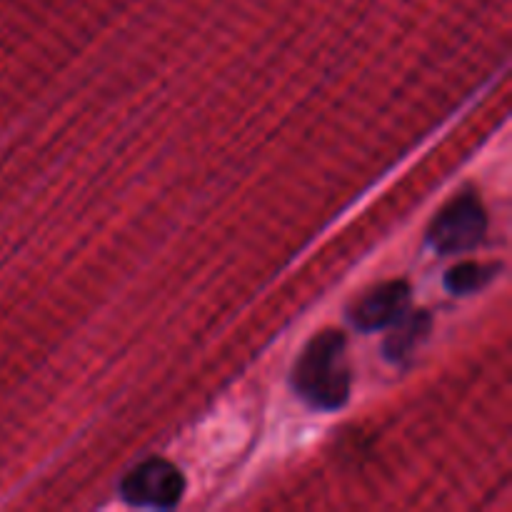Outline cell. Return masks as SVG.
I'll return each mask as SVG.
<instances>
[{
    "mask_svg": "<svg viewBox=\"0 0 512 512\" xmlns=\"http://www.w3.org/2000/svg\"><path fill=\"white\" fill-rule=\"evenodd\" d=\"M430 328H433V318H430L425 310L418 313H405L398 323L390 325V333L385 338V358L393 360V363H403L410 355L415 353L420 343L428 338Z\"/></svg>",
    "mask_w": 512,
    "mask_h": 512,
    "instance_id": "cell-5",
    "label": "cell"
},
{
    "mask_svg": "<svg viewBox=\"0 0 512 512\" xmlns=\"http://www.w3.org/2000/svg\"><path fill=\"white\" fill-rule=\"evenodd\" d=\"M125 503L135 508L170 510L180 503L185 493V478L173 463L163 458H150L135 465L120 483Z\"/></svg>",
    "mask_w": 512,
    "mask_h": 512,
    "instance_id": "cell-3",
    "label": "cell"
},
{
    "mask_svg": "<svg viewBox=\"0 0 512 512\" xmlns=\"http://www.w3.org/2000/svg\"><path fill=\"white\" fill-rule=\"evenodd\" d=\"M488 233V213L473 190L450 200L430 223L428 243L438 255H455L473 250Z\"/></svg>",
    "mask_w": 512,
    "mask_h": 512,
    "instance_id": "cell-2",
    "label": "cell"
},
{
    "mask_svg": "<svg viewBox=\"0 0 512 512\" xmlns=\"http://www.w3.org/2000/svg\"><path fill=\"white\" fill-rule=\"evenodd\" d=\"M353 370L348 343L338 330H323L308 340L293 368V390L308 408L333 413L350 398Z\"/></svg>",
    "mask_w": 512,
    "mask_h": 512,
    "instance_id": "cell-1",
    "label": "cell"
},
{
    "mask_svg": "<svg viewBox=\"0 0 512 512\" xmlns=\"http://www.w3.org/2000/svg\"><path fill=\"white\" fill-rule=\"evenodd\" d=\"M410 308V288L403 280H388L370 288L363 298H358L350 308V323L360 333L388 330L398 323Z\"/></svg>",
    "mask_w": 512,
    "mask_h": 512,
    "instance_id": "cell-4",
    "label": "cell"
},
{
    "mask_svg": "<svg viewBox=\"0 0 512 512\" xmlns=\"http://www.w3.org/2000/svg\"><path fill=\"white\" fill-rule=\"evenodd\" d=\"M498 275V265H485V263H458L445 273V290L450 295H470L483 290L490 280Z\"/></svg>",
    "mask_w": 512,
    "mask_h": 512,
    "instance_id": "cell-6",
    "label": "cell"
}]
</instances>
